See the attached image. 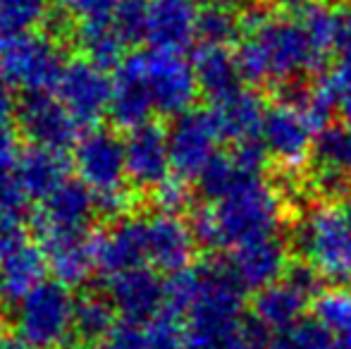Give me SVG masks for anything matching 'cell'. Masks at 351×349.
<instances>
[{
  "mask_svg": "<svg viewBox=\"0 0 351 349\" xmlns=\"http://www.w3.org/2000/svg\"><path fill=\"white\" fill-rule=\"evenodd\" d=\"M43 252L56 280L67 287L84 285L96 268V247L86 230L74 232H41Z\"/></svg>",
  "mask_w": 351,
  "mask_h": 349,
  "instance_id": "obj_19",
  "label": "cell"
},
{
  "mask_svg": "<svg viewBox=\"0 0 351 349\" xmlns=\"http://www.w3.org/2000/svg\"><path fill=\"white\" fill-rule=\"evenodd\" d=\"M332 108L335 103L323 84L278 101L265 110L261 132L265 156L287 170L301 168L306 160H311L313 141L318 132L328 127Z\"/></svg>",
  "mask_w": 351,
  "mask_h": 349,
  "instance_id": "obj_4",
  "label": "cell"
},
{
  "mask_svg": "<svg viewBox=\"0 0 351 349\" xmlns=\"http://www.w3.org/2000/svg\"><path fill=\"white\" fill-rule=\"evenodd\" d=\"M74 302L70 287L60 280H43L17 304L14 337L29 349H67L74 335Z\"/></svg>",
  "mask_w": 351,
  "mask_h": 349,
  "instance_id": "obj_6",
  "label": "cell"
},
{
  "mask_svg": "<svg viewBox=\"0 0 351 349\" xmlns=\"http://www.w3.org/2000/svg\"><path fill=\"white\" fill-rule=\"evenodd\" d=\"M46 19V0H0V43L32 34Z\"/></svg>",
  "mask_w": 351,
  "mask_h": 349,
  "instance_id": "obj_31",
  "label": "cell"
},
{
  "mask_svg": "<svg viewBox=\"0 0 351 349\" xmlns=\"http://www.w3.org/2000/svg\"><path fill=\"white\" fill-rule=\"evenodd\" d=\"M93 210H96V194L82 180H67L43 201L38 228L41 232L86 230Z\"/></svg>",
  "mask_w": 351,
  "mask_h": 349,
  "instance_id": "obj_22",
  "label": "cell"
},
{
  "mask_svg": "<svg viewBox=\"0 0 351 349\" xmlns=\"http://www.w3.org/2000/svg\"><path fill=\"white\" fill-rule=\"evenodd\" d=\"M244 17L230 8H201L199 36L213 46H227L230 41L241 36Z\"/></svg>",
  "mask_w": 351,
  "mask_h": 349,
  "instance_id": "obj_33",
  "label": "cell"
},
{
  "mask_svg": "<svg viewBox=\"0 0 351 349\" xmlns=\"http://www.w3.org/2000/svg\"><path fill=\"white\" fill-rule=\"evenodd\" d=\"M227 265L246 289H263L268 285L278 282L280 278H285L287 247L278 234L256 239V242H249L230 252V263Z\"/></svg>",
  "mask_w": 351,
  "mask_h": 349,
  "instance_id": "obj_20",
  "label": "cell"
},
{
  "mask_svg": "<svg viewBox=\"0 0 351 349\" xmlns=\"http://www.w3.org/2000/svg\"><path fill=\"white\" fill-rule=\"evenodd\" d=\"M74 38H77L79 51L86 56V60L96 62V65H101V67H110L120 62L125 38L117 32L110 14H108V17L82 19Z\"/></svg>",
  "mask_w": 351,
  "mask_h": 349,
  "instance_id": "obj_28",
  "label": "cell"
},
{
  "mask_svg": "<svg viewBox=\"0 0 351 349\" xmlns=\"http://www.w3.org/2000/svg\"><path fill=\"white\" fill-rule=\"evenodd\" d=\"M194 72L199 91H204L213 103L239 91L244 80L234 53L227 51V46H213V43H204L196 51Z\"/></svg>",
  "mask_w": 351,
  "mask_h": 349,
  "instance_id": "obj_25",
  "label": "cell"
},
{
  "mask_svg": "<svg viewBox=\"0 0 351 349\" xmlns=\"http://www.w3.org/2000/svg\"><path fill=\"white\" fill-rule=\"evenodd\" d=\"M96 247V268L108 278L139 268L148 261L146 254V223L127 218L93 239Z\"/></svg>",
  "mask_w": 351,
  "mask_h": 349,
  "instance_id": "obj_18",
  "label": "cell"
},
{
  "mask_svg": "<svg viewBox=\"0 0 351 349\" xmlns=\"http://www.w3.org/2000/svg\"><path fill=\"white\" fill-rule=\"evenodd\" d=\"M67 165L62 151L46 146H29L17 160V177L29 199L46 201L60 184L67 182Z\"/></svg>",
  "mask_w": 351,
  "mask_h": 349,
  "instance_id": "obj_26",
  "label": "cell"
},
{
  "mask_svg": "<svg viewBox=\"0 0 351 349\" xmlns=\"http://www.w3.org/2000/svg\"><path fill=\"white\" fill-rule=\"evenodd\" d=\"M108 112H110L112 122L125 130H136V127L146 125L151 112H156L139 75L132 70L127 60L120 62V70L112 80V98Z\"/></svg>",
  "mask_w": 351,
  "mask_h": 349,
  "instance_id": "obj_27",
  "label": "cell"
},
{
  "mask_svg": "<svg viewBox=\"0 0 351 349\" xmlns=\"http://www.w3.org/2000/svg\"><path fill=\"white\" fill-rule=\"evenodd\" d=\"M0 328H3V311H0Z\"/></svg>",
  "mask_w": 351,
  "mask_h": 349,
  "instance_id": "obj_47",
  "label": "cell"
},
{
  "mask_svg": "<svg viewBox=\"0 0 351 349\" xmlns=\"http://www.w3.org/2000/svg\"><path fill=\"white\" fill-rule=\"evenodd\" d=\"M263 144L237 146L220 154L201 175L199 184L208 204L194 213L196 242L210 249H234L256 239L275 237L282 225V194L263 177Z\"/></svg>",
  "mask_w": 351,
  "mask_h": 349,
  "instance_id": "obj_1",
  "label": "cell"
},
{
  "mask_svg": "<svg viewBox=\"0 0 351 349\" xmlns=\"http://www.w3.org/2000/svg\"><path fill=\"white\" fill-rule=\"evenodd\" d=\"M143 337H146V349H186L184 326L177 321V313L172 309H165L156 318L143 323Z\"/></svg>",
  "mask_w": 351,
  "mask_h": 349,
  "instance_id": "obj_34",
  "label": "cell"
},
{
  "mask_svg": "<svg viewBox=\"0 0 351 349\" xmlns=\"http://www.w3.org/2000/svg\"><path fill=\"white\" fill-rule=\"evenodd\" d=\"M115 311L117 309L110 297H103L98 292L84 294L77 302V311H74V335L88 345L103 342L117 326Z\"/></svg>",
  "mask_w": 351,
  "mask_h": 349,
  "instance_id": "obj_29",
  "label": "cell"
},
{
  "mask_svg": "<svg viewBox=\"0 0 351 349\" xmlns=\"http://www.w3.org/2000/svg\"><path fill=\"white\" fill-rule=\"evenodd\" d=\"M237 3H239V0H199L201 8H230V10H237Z\"/></svg>",
  "mask_w": 351,
  "mask_h": 349,
  "instance_id": "obj_44",
  "label": "cell"
},
{
  "mask_svg": "<svg viewBox=\"0 0 351 349\" xmlns=\"http://www.w3.org/2000/svg\"><path fill=\"white\" fill-rule=\"evenodd\" d=\"M110 299L125 321L146 323L167 309V282L156 270L139 265L110 278Z\"/></svg>",
  "mask_w": 351,
  "mask_h": 349,
  "instance_id": "obj_15",
  "label": "cell"
},
{
  "mask_svg": "<svg viewBox=\"0 0 351 349\" xmlns=\"http://www.w3.org/2000/svg\"><path fill=\"white\" fill-rule=\"evenodd\" d=\"M60 8L67 14L82 19H93V17H108L112 14V10L117 8L120 0H58Z\"/></svg>",
  "mask_w": 351,
  "mask_h": 349,
  "instance_id": "obj_41",
  "label": "cell"
},
{
  "mask_svg": "<svg viewBox=\"0 0 351 349\" xmlns=\"http://www.w3.org/2000/svg\"><path fill=\"white\" fill-rule=\"evenodd\" d=\"M101 349H146L143 323H117L110 330V335L101 342Z\"/></svg>",
  "mask_w": 351,
  "mask_h": 349,
  "instance_id": "obj_40",
  "label": "cell"
},
{
  "mask_svg": "<svg viewBox=\"0 0 351 349\" xmlns=\"http://www.w3.org/2000/svg\"><path fill=\"white\" fill-rule=\"evenodd\" d=\"M339 206H342L344 218H347V223H349V228H351V194L344 196V201H342V204H339Z\"/></svg>",
  "mask_w": 351,
  "mask_h": 349,
  "instance_id": "obj_46",
  "label": "cell"
},
{
  "mask_svg": "<svg viewBox=\"0 0 351 349\" xmlns=\"http://www.w3.org/2000/svg\"><path fill=\"white\" fill-rule=\"evenodd\" d=\"M58 93L79 125H96L103 112L110 110L112 80L106 67L91 60H74L65 65Z\"/></svg>",
  "mask_w": 351,
  "mask_h": 349,
  "instance_id": "obj_13",
  "label": "cell"
},
{
  "mask_svg": "<svg viewBox=\"0 0 351 349\" xmlns=\"http://www.w3.org/2000/svg\"><path fill=\"white\" fill-rule=\"evenodd\" d=\"M127 62L139 75L156 112L180 117L191 110V103L199 93V82L194 65H189L186 58H182L177 51L153 48L130 56Z\"/></svg>",
  "mask_w": 351,
  "mask_h": 349,
  "instance_id": "obj_7",
  "label": "cell"
},
{
  "mask_svg": "<svg viewBox=\"0 0 351 349\" xmlns=\"http://www.w3.org/2000/svg\"><path fill=\"white\" fill-rule=\"evenodd\" d=\"M199 0H148L146 41L162 51H184L199 36Z\"/></svg>",
  "mask_w": 351,
  "mask_h": 349,
  "instance_id": "obj_17",
  "label": "cell"
},
{
  "mask_svg": "<svg viewBox=\"0 0 351 349\" xmlns=\"http://www.w3.org/2000/svg\"><path fill=\"white\" fill-rule=\"evenodd\" d=\"M46 252L34 242H24L0 256V294L8 302L19 304L32 289L43 282L46 275Z\"/></svg>",
  "mask_w": 351,
  "mask_h": 349,
  "instance_id": "obj_24",
  "label": "cell"
},
{
  "mask_svg": "<svg viewBox=\"0 0 351 349\" xmlns=\"http://www.w3.org/2000/svg\"><path fill=\"white\" fill-rule=\"evenodd\" d=\"M296 249L306 265L330 282L351 280V228L342 206L313 204L296 225Z\"/></svg>",
  "mask_w": 351,
  "mask_h": 349,
  "instance_id": "obj_5",
  "label": "cell"
},
{
  "mask_svg": "<svg viewBox=\"0 0 351 349\" xmlns=\"http://www.w3.org/2000/svg\"><path fill=\"white\" fill-rule=\"evenodd\" d=\"M0 349H29L19 337H0Z\"/></svg>",
  "mask_w": 351,
  "mask_h": 349,
  "instance_id": "obj_45",
  "label": "cell"
},
{
  "mask_svg": "<svg viewBox=\"0 0 351 349\" xmlns=\"http://www.w3.org/2000/svg\"><path fill=\"white\" fill-rule=\"evenodd\" d=\"M335 58L337 60H335L332 70H330V75L320 84L330 93L335 108L342 112L344 122L351 127V51L339 53Z\"/></svg>",
  "mask_w": 351,
  "mask_h": 349,
  "instance_id": "obj_35",
  "label": "cell"
},
{
  "mask_svg": "<svg viewBox=\"0 0 351 349\" xmlns=\"http://www.w3.org/2000/svg\"><path fill=\"white\" fill-rule=\"evenodd\" d=\"M246 287L227 263H199L167 282V309L182 313L186 349H268L270 330L244 316Z\"/></svg>",
  "mask_w": 351,
  "mask_h": 349,
  "instance_id": "obj_3",
  "label": "cell"
},
{
  "mask_svg": "<svg viewBox=\"0 0 351 349\" xmlns=\"http://www.w3.org/2000/svg\"><path fill=\"white\" fill-rule=\"evenodd\" d=\"M17 108L10 86L0 80V170H10L17 160V134H14Z\"/></svg>",
  "mask_w": 351,
  "mask_h": 349,
  "instance_id": "obj_37",
  "label": "cell"
},
{
  "mask_svg": "<svg viewBox=\"0 0 351 349\" xmlns=\"http://www.w3.org/2000/svg\"><path fill=\"white\" fill-rule=\"evenodd\" d=\"M213 117L220 130L222 139H230L237 146L261 144V132H263L265 108L258 93L241 86L232 96L213 103Z\"/></svg>",
  "mask_w": 351,
  "mask_h": 349,
  "instance_id": "obj_21",
  "label": "cell"
},
{
  "mask_svg": "<svg viewBox=\"0 0 351 349\" xmlns=\"http://www.w3.org/2000/svg\"><path fill=\"white\" fill-rule=\"evenodd\" d=\"M268 349H335V337L320 321H299L275 333Z\"/></svg>",
  "mask_w": 351,
  "mask_h": 349,
  "instance_id": "obj_32",
  "label": "cell"
},
{
  "mask_svg": "<svg viewBox=\"0 0 351 349\" xmlns=\"http://www.w3.org/2000/svg\"><path fill=\"white\" fill-rule=\"evenodd\" d=\"M320 275L311 265L301 263L285 278L258 289L254 299V318L270 333H280L301 321L306 304L318 289Z\"/></svg>",
  "mask_w": 351,
  "mask_h": 349,
  "instance_id": "obj_10",
  "label": "cell"
},
{
  "mask_svg": "<svg viewBox=\"0 0 351 349\" xmlns=\"http://www.w3.org/2000/svg\"><path fill=\"white\" fill-rule=\"evenodd\" d=\"M65 65L60 43L43 34L32 32L0 43V80L27 93L58 86Z\"/></svg>",
  "mask_w": 351,
  "mask_h": 349,
  "instance_id": "obj_8",
  "label": "cell"
},
{
  "mask_svg": "<svg viewBox=\"0 0 351 349\" xmlns=\"http://www.w3.org/2000/svg\"><path fill=\"white\" fill-rule=\"evenodd\" d=\"M146 223V254L148 263L165 273H180L189 268L196 249V234L180 215L160 213L143 220Z\"/></svg>",
  "mask_w": 351,
  "mask_h": 349,
  "instance_id": "obj_16",
  "label": "cell"
},
{
  "mask_svg": "<svg viewBox=\"0 0 351 349\" xmlns=\"http://www.w3.org/2000/svg\"><path fill=\"white\" fill-rule=\"evenodd\" d=\"M110 17L115 22L117 32L125 38V43H136L146 38L148 0H120Z\"/></svg>",
  "mask_w": 351,
  "mask_h": 349,
  "instance_id": "obj_36",
  "label": "cell"
},
{
  "mask_svg": "<svg viewBox=\"0 0 351 349\" xmlns=\"http://www.w3.org/2000/svg\"><path fill=\"white\" fill-rule=\"evenodd\" d=\"M127 180L141 189H156L167 180L172 168L170 160V136L162 127L146 125L130 130L125 139Z\"/></svg>",
  "mask_w": 351,
  "mask_h": 349,
  "instance_id": "obj_14",
  "label": "cell"
},
{
  "mask_svg": "<svg viewBox=\"0 0 351 349\" xmlns=\"http://www.w3.org/2000/svg\"><path fill=\"white\" fill-rule=\"evenodd\" d=\"M315 321L335 337V349H351V287L328 289L315 299Z\"/></svg>",
  "mask_w": 351,
  "mask_h": 349,
  "instance_id": "obj_30",
  "label": "cell"
},
{
  "mask_svg": "<svg viewBox=\"0 0 351 349\" xmlns=\"http://www.w3.org/2000/svg\"><path fill=\"white\" fill-rule=\"evenodd\" d=\"M313 180L325 189H339L351 182V127L328 125L318 132L311 151Z\"/></svg>",
  "mask_w": 351,
  "mask_h": 349,
  "instance_id": "obj_23",
  "label": "cell"
},
{
  "mask_svg": "<svg viewBox=\"0 0 351 349\" xmlns=\"http://www.w3.org/2000/svg\"><path fill=\"white\" fill-rule=\"evenodd\" d=\"M170 136L172 170L184 182L201 180V175L217 160L222 134L210 110H189L180 115L167 132Z\"/></svg>",
  "mask_w": 351,
  "mask_h": 349,
  "instance_id": "obj_9",
  "label": "cell"
},
{
  "mask_svg": "<svg viewBox=\"0 0 351 349\" xmlns=\"http://www.w3.org/2000/svg\"><path fill=\"white\" fill-rule=\"evenodd\" d=\"M74 168L79 180L93 191H115L125 186L127 180V160H125V141L110 130L86 132L74 144Z\"/></svg>",
  "mask_w": 351,
  "mask_h": 349,
  "instance_id": "obj_11",
  "label": "cell"
},
{
  "mask_svg": "<svg viewBox=\"0 0 351 349\" xmlns=\"http://www.w3.org/2000/svg\"><path fill=\"white\" fill-rule=\"evenodd\" d=\"M335 56V5L328 0H280L275 12H251L239 36L244 80L285 86L323 70Z\"/></svg>",
  "mask_w": 351,
  "mask_h": 349,
  "instance_id": "obj_2",
  "label": "cell"
},
{
  "mask_svg": "<svg viewBox=\"0 0 351 349\" xmlns=\"http://www.w3.org/2000/svg\"><path fill=\"white\" fill-rule=\"evenodd\" d=\"M17 125L34 146L65 151L79 141V122L60 98L34 91L17 106Z\"/></svg>",
  "mask_w": 351,
  "mask_h": 349,
  "instance_id": "obj_12",
  "label": "cell"
},
{
  "mask_svg": "<svg viewBox=\"0 0 351 349\" xmlns=\"http://www.w3.org/2000/svg\"><path fill=\"white\" fill-rule=\"evenodd\" d=\"M29 194L24 191L17 173L0 170V218H22Z\"/></svg>",
  "mask_w": 351,
  "mask_h": 349,
  "instance_id": "obj_38",
  "label": "cell"
},
{
  "mask_svg": "<svg viewBox=\"0 0 351 349\" xmlns=\"http://www.w3.org/2000/svg\"><path fill=\"white\" fill-rule=\"evenodd\" d=\"M24 242H27V230L22 218H0V256Z\"/></svg>",
  "mask_w": 351,
  "mask_h": 349,
  "instance_id": "obj_43",
  "label": "cell"
},
{
  "mask_svg": "<svg viewBox=\"0 0 351 349\" xmlns=\"http://www.w3.org/2000/svg\"><path fill=\"white\" fill-rule=\"evenodd\" d=\"M132 204V196L127 191V186L115 191H103V194H96V210L103 213L106 218H120Z\"/></svg>",
  "mask_w": 351,
  "mask_h": 349,
  "instance_id": "obj_42",
  "label": "cell"
},
{
  "mask_svg": "<svg viewBox=\"0 0 351 349\" xmlns=\"http://www.w3.org/2000/svg\"><path fill=\"white\" fill-rule=\"evenodd\" d=\"M153 196H156V206L160 213L180 215L186 208V204H189V189H186V182L180 180V177L177 180L167 177L162 184H158L153 189Z\"/></svg>",
  "mask_w": 351,
  "mask_h": 349,
  "instance_id": "obj_39",
  "label": "cell"
}]
</instances>
